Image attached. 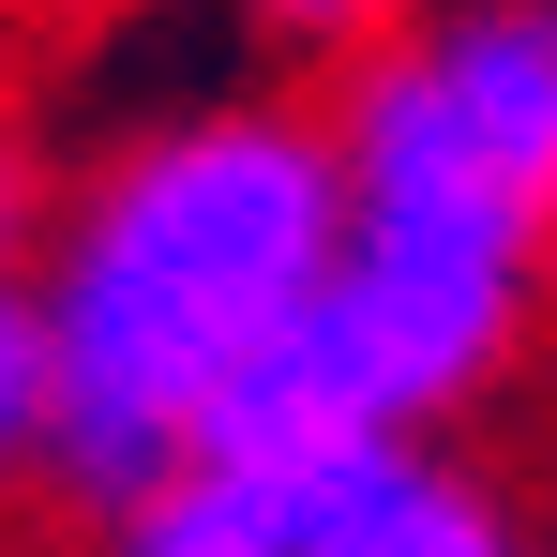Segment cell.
Wrapping results in <instances>:
<instances>
[{
    "instance_id": "1",
    "label": "cell",
    "mask_w": 557,
    "mask_h": 557,
    "mask_svg": "<svg viewBox=\"0 0 557 557\" xmlns=\"http://www.w3.org/2000/svg\"><path fill=\"white\" fill-rule=\"evenodd\" d=\"M332 257H347L332 121L242 106V91L136 121L30 242V286H46V482L106 528L136 497H166L211 453V422L317 332Z\"/></svg>"
},
{
    "instance_id": "2",
    "label": "cell",
    "mask_w": 557,
    "mask_h": 557,
    "mask_svg": "<svg viewBox=\"0 0 557 557\" xmlns=\"http://www.w3.org/2000/svg\"><path fill=\"white\" fill-rule=\"evenodd\" d=\"M347 257L317 376L376 437H437L557 286V0H422L332 91Z\"/></svg>"
},
{
    "instance_id": "3",
    "label": "cell",
    "mask_w": 557,
    "mask_h": 557,
    "mask_svg": "<svg viewBox=\"0 0 557 557\" xmlns=\"http://www.w3.org/2000/svg\"><path fill=\"white\" fill-rule=\"evenodd\" d=\"M286 557H543V543H528V512H512L467 453H437V437H376V453L301 512Z\"/></svg>"
},
{
    "instance_id": "4",
    "label": "cell",
    "mask_w": 557,
    "mask_h": 557,
    "mask_svg": "<svg viewBox=\"0 0 557 557\" xmlns=\"http://www.w3.org/2000/svg\"><path fill=\"white\" fill-rule=\"evenodd\" d=\"M30 182L0 151V497L46 482V286H30Z\"/></svg>"
},
{
    "instance_id": "5",
    "label": "cell",
    "mask_w": 557,
    "mask_h": 557,
    "mask_svg": "<svg viewBox=\"0 0 557 557\" xmlns=\"http://www.w3.org/2000/svg\"><path fill=\"white\" fill-rule=\"evenodd\" d=\"M257 30H286V46H376V30H407L422 0H242Z\"/></svg>"
}]
</instances>
